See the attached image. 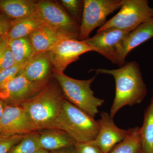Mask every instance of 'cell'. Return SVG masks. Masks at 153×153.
Masks as SVG:
<instances>
[{
    "label": "cell",
    "instance_id": "6da1fadb",
    "mask_svg": "<svg viewBox=\"0 0 153 153\" xmlns=\"http://www.w3.org/2000/svg\"><path fill=\"white\" fill-rule=\"evenodd\" d=\"M97 74H110L115 82V95L110 110L113 118L117 113L126 105L132 106L140 103L147 93V88L143 79L138 63L135 61L125 63L115 69H92Z\"/></svg>",
    "mask_w": 153,
    "mask_h": 153
},
{
    "label": "cell",
    "instance_id": "7a4b0ae2",
    "mask_svg": "<svg viewBox=\"0 0 153 153\" xmlns=\"http://www.w3.org/2000/svg\"><path fill=\"white\" fill-rule=\"evenodd\" d=\"M65 98L55 79L43 90L19 105L26 111L38 131L56 129Z\"/></svg>",
    "mask_w": 153,
    "mask_h": 153
},
{
    "label": "cell",
    "instance_id": "3957f363",
    "mask_svg": "<svg viewBox=\"0 0 153 153\" xmlns=\"http://www.w3.org/2000/svg\"><path fill=\"white\" fill-rule=\"evenodd\" d=\"M33 16L43 27L61 38L78 40L80 26L59 2L49 0L38 1Z\"/></svg>",
    "mask_w": 153,
    "mask_h": 153
},
{
    "label": "cell",
    "instance_id": "277c9868",
    "mask_svg": "<svg viewBox=\"0 0 153 153\" xmlns=\"http://www.w3.org/2000/svg\"><path fill=\"white\" fill-rule=\"evenodd\" d=\"M56 129L66 132L76 143L84 142L95 139L99 125L94 118L65 99Z\"/></svg>",
    "mask_w": 153,
    "mask_h": 153
},
{
    "label": "cell",
    "instance_id": "5b68a950",
    "mask_svg": "<svg viewBox=\"0 0 153 153\" xmlns=\"http://www.w3.org/2000/svg\"><path fill=\"white\" fill-rule=\"evenodd\" d=\"M97 74L86 80L74 79L55 72L53 77L60 85L65 99L94 118L98 113V108L104 102V100L94 96L91 88Z\"/></svg>",
    "mask_w": 153,
    "mask_h": 153
},
{
    "label": "cell",
    "instance_id": "8992f818",
    "mask_svg": "<svg viewBox=\"0 0 153 153\" xmlns=\"http://www.w3.org/2000/svg\"><path fill=\"white\" fill-rule=\"evenodd\" d=\"M153 19V9L147 0H122L120 10L106 22L97 32L115 28L129 32L140 25Z\"/></svg>",
    "mask_w": 153,
    "mask_h": 153
},
{
    "label": "cell",
    "instance_id": "52a82bcc",
    "mask_svg": "<svg viewBox=\"0 0 153 153\" xmlns=\"http://www.w3.org/2000/svg\"><path fill=\"white\" fill-rule=\"evenodd\" d=\"M78 40L88 39L91 33L106 23L107 17L120 8L122 0H84Z\"/></svg>",
    "mask_w": 153,
    "mask_h": 153
},
{
    "label": "cell",
    "instance_id": "ba28073f",
    "mask_svg": "<svg viewBox=\"0 0 153 153\" xmlns=\"http://www.w3.org/2000/svg\"><path fill=\"white\" fill-rule=\"evenodd\" d=\"M52 81L33 82L19 74L0 87V100L6 105H19L41 92Z\"/></svg>",
    "mask_w": 153,
    "mask_h": 153
},
{
    "label": "cell",
    "instance_id": "9c48e42d",
    "mask_svg": "<svg viewBox=\"0 0 153 153\" xmlns=\"http://www.w3.org/2000/svg\"><path fill=\"white\" fill-rule=\"evenodd\" d=\"M91 51H94L93 49L83 41L62 39L49 52L53 73L64 74L69 64L79 60L80 55Z\"/></svg>",
    "mask_w": 153,
    "mask_h": 153
},
{
    "label": "cell",
    "instance_id": "30bf717a",
    "mask_svg": "<svg viewBox=\"0 0 153 153\" xmlns=\"http://www.w3.org/2000/svg\"><path fill=\"white\" fill-rule=\"evenodd\" d=\"M36 131L38 129L22 107L6 105L0 120V135H25Z\"/></svg>",
    "mask_w": 153,
    "mask_h": 153
},
{
    "label": "cell",
    "instance_id": "8fae6325",
    "mask_svg": "<svg viewBox=\"0 0 153 153\" xmlns=\"http://www.w3.org/2000/svg\"><path fill=\"white\" fill-rule=\"evenodd\" d=\"M128 31L117 28H112L102 30L92 38L83 41L93 49L113 63L117 48Z\"/></svg>",
    "mask_w": 153,
    "mask_h": 153
},
{
    "label": "cell",
    "instance_id": "7c38bea8",
    "mask_svg": "<svg viewBox=\"0 0 153 153\" xmlns=\"http://www.w3.org/2000/svg\"><path fill=\"white\" fill-rule=\"evenodd\" d=\"M100 115V119L97 120L99 130L94 141L103 153H109L116 145L125 139L131 128L124 130L118 127L108 113L102 111Z\"/></svg>",
    "mask_w": 153,
    "mask_h": 153
},
{
    "label": "cell",
    "instance_id": "4fadbf2b",
    "mask_svg": "<svg viewBox=\"0 0 153 153\" xmlns=\"http://www.w3.org/2000/svg\"><path fill=\"white\" fill-rule=\"evenodd\" d=\"M153 37V19L143 23L130 32L120 44L113 63L122 66L129 53Z\"/></svg>",
    "mask_w": 153,
    "mask_h": 153
},
{
    "label": "cell",
    "instance_id": "5bb4252c",
    "mask_svg": "<svg viewBox=\"0 0 153 153\" xmlns=\"http://www.w3.org/2000/svg\"><path fill=\"white\" fill-rule=\"evenodd\" d=\"M49 52L36 53L28 60L19 74L33 82L52 80L53 73Z\"/></svg>",
    "mask_w": 153,
    "mask_h": 153
},
{
    "label": "cell",
    "instance_id": "9a60e30c",
    "mask_svg": "<svg viewBox=\"0 0 153 153\" xmlns=\"http://www.w3.org/2000/svg\"><path fill=\"white\" fill-rule=\"evenodd\" d=\"M38 1L0 0V10L12 21L33 16Z\"/></svg>",
    "mask_w": 153,
    "mask_h": 153
},
{
    "label": "cell",
    "instance_id": "2e32d148",
    "mask_svg": "<svg viewBox=\"0 0 153 153\" xmlns=\"http://www.w3.org/2000/svg\"><path fill=\"white\" fill-rule=\"evenodd\" d=\"M39 142L41 149L49 152L72 146L76 143L66 132L56 129L40 131Z\"/></svg>",
    "mask_w": 153,
    "mask_h": 153
},
{
    "label": "cell",
    "instance_id": "e0dca14e",
    "mask_svg": "<svg viewBox=\"0 0 153 153\" xmlns=\"http://www.w3.org/2000/svg\"><path fill=\"white\" fill-rule=\"evenodd\" d=\"M35 53L49 52L64 38L46 28L41 27L29 36Z\"/></svg>",
    "mask_w": 153,
    "mask_h": 153
},
{
    "label": "cell",
    "instance_id": "ac0fdd59",
    "mask_svg": "<svg viewBox=\"0 0 153 153\" xmlns=\"http://www.w3.org/2000/svg\"><path fill=\"white\" fill-rule=\"evenodd\" d=\"M142 153H153V92L151 102L145 110L143 123L140 128Z\"/></svg>",
    "mask_w": 153,
    "mask_h": 153
},
{
    "label": "cell",
    "instance_id": "d6986e66",
    "mask_svg": "<svg viewBox=\"0 0 153 153\" xmlns=\"http://www.w3.org/2000/svg\"><path fill=\"white\" fill-rule=\"evenodd\" d=\"M8 46L16 64H26L35 54L29 36L9 40Z\"/></svg>",
    "mask_w": 153,
    "mask_h": 153
},
{
    "label": "cell",
    "instance_id": "ffe728a7",
    "mask_svg": "<svg viewBox=\"0 0 153 153\" xmlns=\"http://www.w3.org/2000/svg\"><path fill=\"white\" fill-rule=\"evenodd\" d=\"M41 27L40 22L33 16L13 20L7 36L10 40L23 38Z\"/></svg>",
    "mask_w": 153,
    "mask_h": 153
},
{
    "label": "cell",
    "instance_id": "44dd1931",
    "mask_svg": "<svg viewBox=\"0 0 153 153\" xmlns=\"http://www.w3.org/2000/svg\"><path fill=\"white\" fill-rule=\"evenodd\" d=\"M140 128H131L125 139L116 145L109 153H139L142 146Z\"/></svg>",
    "mask_w": 153,
    "mask_h": 153
},
{
    "label": "cell",
    "instance_id": "7402d4cb",
    "mask_svg": "<svg viewBox=\"0 0 153 153\" xmlns=\"http://www.w3.org/2000/svg\"><path fill=\"white\" fill-rule=\"evenodd\" d=\"M40 131L25 135L20 142L13 147L7 153H36L41 149L39 139Z\"/></svg>",
    "mask_w": 153,
    "mask_h": 153
},
{
    "label": "cell",
    "instance_id": "603a6c76",
    "mask_svg": "<svg viewBox=\"0 0 153 153\" xmlns=\"http://www.w3.org/2000/svg\"><path fill=\"white\" fill-rule=\"evenodd\" d=\"M60 3L70 16L80 26L83 11V1L61 0Z\"/></svg>",
    "mask_w": 153,
    "mask_h": 153
},
{
    "label": "cell",
    "instance_id": "cb8c5ba5",
    "mask_svg": "<svg viewBox=\"0 0 153 153\" xmlns=\"http://www.w3.org/2000/svg\"><path fill=\"white\" fill-rule=\"evenodd\" d=\"M25 135L5 136L0 135V153H7L10 149L20 142Z\"/></svg>",
    "mask_w": 153,
    "mask_h": 153
},
{
    "label": "cell",
    "instance_id": "d4e9b609",
    "mask_svg": "<svg viewBox=\"0 0 153 153\" xmlns=\"http://www.w3.org/2000/svg\"><path fill=\"white\" fill-rule=\"evenodd\" d=\"M25 64H16L10 68L0 71V87L17 76Z\"/></svg>",
    "mask_w": 153,
    "mask_h": 153
},
{
    "label": "cell",
    "instance_id": "484cf974",
    "mask_svg": "<svg viewBox=\"0 0 153 153\" xmlns=\"http://www.w3.org/2000/svg\"><path fill=\"white\" fill-rule=\"evenodd\" d=\"M74 147L76 153H103L94 140L76 143Z\"/></svg>",
    "mask_w": 153,
    "mask_h": 153
},
{
    "label": "cell",
    "instance_id": "4316f807",
    "mask_svg": "<svg viewBox=\"0 0 153 153\" xmlns=\"http://www.w3.org/2000/svg\"><path fill=\"white\" fill-rule=\"evenodd\" d=\"M16 64L8 46L0 55V71L12 67Z\"/></svg>",
    "mask_w": 153,
    "mask_h": 153
},
{
    "label": "cell",
    "instance_id": "83f0119b",
    "mask_svg": "<svg viewBox=\"0 0 153 153\" xmlns=\"http://www.w3.org/2000/svg\"><path fill=\"white\" fill-rule=\"evenodd\" d=\"M12 25V20L4 14L0 13V37L8 33Z\"/></svg>",
    "mask_w": 153,
    "mask_h": 153
},
{
    "label": "cell",
    "instance_id": "f1b7e54d",
    "mask_svg": "<svg viewBox=\"0 0 153 153\" xmlns=\"http://www.w3.org/2000/svg\"><path fill=\"white\" fill-rule=\"evenodd\" d=\"M10 39L7 34L0 37V55L4 51V49L7 47Z\"/></svg>",
    "mask_w": 153,
    "mask_h": 153
},
{
    "label": "cell",
    "instance_id": "f546056e",
    "mask_svg": "<svg viewBox=\"0 0 153 153\" xmlns=\"http://www.w3.org/2000/svg\"><path fill=\"white\" fill-rule=\"evenodd\" d=\"M49 153H76L74 146L60 149L58 150L52 151Z\"/></svg>",
    "mask_w": 153,
    "mask_h": 153
},
{
    "label": "cell",
    "instance_id": "4dcf8cb0",
    "mask_svg": "<svg viewBox=\"0 0 153 153\" xmlns=\"http://www.w3.org/2000/svg\"><path fill=\"white\" fill-rule=\"evenodd\" d=\"M6 105L0 100V120H1V117L2 115Z\"/></svg>",
    "mask_w": 153,
    "mask_h": 153
},
{
    "label": "cell",
    "instance_id": "1f68e13d",
    "mask_svg": "<svg viewBox=\"0 0 153 153\" xmlns=\"http://www.w3.org/2000/svg\"><path fill=\"white\" fill-rule=\"evenodd\" d=\"M36 153H49V152H48V151L41 149L39 150Z\"/></svg>",
    "mask_w": 153,
    "mask_h": 153
},
{
    "label": "cell",
    "instance_id": "d6a6232c",
    "mask_svg": "<svg viewBox=\"0 0 153 153\" xmlns=\"http://www.w3.org/2000/svg\"><path fill=\"white\" fill-rule=\"evenodd\" d=\"M139 153H142L141 152V151H140V152Z\"/></svg>",
    "mask_w": 153,
    "mask_h": 153
}]
</instances>
